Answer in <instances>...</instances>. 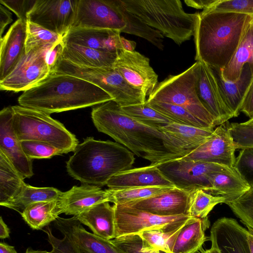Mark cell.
<instances>
[{
    "mask_svg": "<svg viewBox=\"0 0 253 253\" xmlns=\"http://www.w3.org/2000/svg\"><path fill=\"white\" fill-rule=\"evenodd\" d=\"M91 116L98 131L125 145L137 156L148 160L151 165L180 158L165 147L162 132L124 114L113 100L93 108Z\"/></svg>",
    "mask_w": 253,
    "mask_h": 253,
    "instance_id": "1",
    "label": "cell"
},
{
    "mask_svg": "<svg viewBox=\"0 0 253 253\" xmlns=\"http://www.w3.org/2000/svg\"><path fill=\"white\" fill-rule=\"evenodd\" d=\"M112 100L98 86L81 78L51 73L18 97L21 106L50 114L99 105Z\"/></svg>",
    "mask_w": 253,
    "mask_h": 253,
    "instance_id": "2",
    "label": "cell"
},
{
    "mask_svg": "<svg viewBox=\"0 0 253 253\" xmlns=\"http://www.w3.org/2000/svg\"><path fill=\"white\" fill-rule=\"evenodd\" d=\"M253 16L203 10L198 13L194 38L195 60L222 69L234 54Z\"/></svg>",
    "mask_w": 253,
    "mask_h": 253,
    "instance_id": "3",
    "label": "cell"
},
{
    "mask_svg": "<svg viewBox=\"0 0 253 253\" xmlns=\"http://www.w3.org/2000/svg\"><path fill=\"white\" fill-rule=\"evenodd\" d=\"M134 154L117 142L85 138L66 162L68 174L83 184L102 187L114 175L130 169Z\"/></svg>",
    "mask_w": 253,
    "mask_h": 253,
    "instance_id": "4",
    "label": "cell"
},
{
    "mask_svg": "<svg viewBox=\"0 0 253 253\" xmlns=\"http://www.w3.org/2000/svg\"><path fill=\"white\" fill-rule=\"evenodd\" d=\"M71 28L108 29L141 37L163 49L164 36L127 10L120 0H79Z\"/></svg>",
    "mask_w": 253,
    "mask_h": 253,
    "instance_id": "5",
    "label": "cell"
},
{
    "mask_svg": "<svg viewBox=\"0 0 253 253\" xmlns=\"http://www.w3.org/2000/svg\"><path fill=\"white\" fill-rule=\"evenodd\" d=\"M147 26L180 45L194 35L198 13L186 12L179 0H120Z\"/></svg>",
    "mask_w": 253,
    "mask_h": 253,
    "instance_id": "6",
    "label": "cell"
},
{
    "mask_svg": "<svg viewBox=\"0 0 253 253\" xmlns=\"http://www.w3.org/2000/svg\"><path fill=\"white\" fill-rule=\"evenodd\" d=\"M12 108L13 126L20 141L44 142L64 154L75 151L79 144L76 136L50 114L20 105Z\"/></svg>",
    "mask_w": 253,
    "mask_h": 253,
    "instance_id": "7",
    "label": "cell"
},
{
    "mask_svg": "<svg viewBox=\"0 0 253 253\" xmlns=\"http://www.w3.org/2000/svg\"><path fill=\"white\" fill-rule=\"evenodd\" d=\"M199 62L180 74L169 75L159 83L146 102H160L182 107L210 128L215 126L214 119L200 100L197 91Z\"/></svg>",
    "mask_w": 253,
    "mask_h": 253,
    "instance_id": "8",
    "label": "cell"
},
{
    "mask_svg": "<svg viewBox=\"0 0 253 253\" xmlns=\"http://www.w3.org/2000/svg\"><path fill=\"white\" fill-rule=\"evenodd\" d=\"M52 73L73 75L92 83L108 93L121 107L144 104L146 101V96L130 85L113 67H88L60 57Z\"/></svg>",
    "mask_w": 253,
    "mask_h": 253,
    "instance_id": "9",
    "label": "cell"
},
{
    "mask_svg": "<svg viewBox=\"0 0 253 253\" xmlns=\"http://www.w3.org/2000/svg\"><path fill=\"white\" fill-rule=\"evenodd\" d=\"M163 174L178 188L189 192L201 189L208 192L211 174L229 168L200 161L171 159L157 165Z\"/></svg>",
    "mask_w": 253,
    "mask_h": 253,
    "instance_id": "10",
    "label": "cell"
},
{
    "mask_svg": "<svg viewBox=\"0 0 253 253\" xmlns=\"http://www.w3.org/2000/svg\"><path fill=\"white\" fill-rule=\"evenodd\" d=\"M53 45H40L25 52L11 72L0 81V90L24 91L44 79L51 73L46 54Z\"/></svg>",
    "mask_w": 253,
    "mask_h": 253,
    "instance_id": "11",
    "label": "cell"
},
{
    "mask_svg": "<svg viewBox=\"0 0 253 253\" xmlns=\"http://www.w3.org/2000/svg\"><path fill=\"white\" fill-rule=\"evenodd\" d=\"M113 207L116 238L139 234L148 230L174 226L193 217L188 215L160 216L119 204H115Z\"/></svg>",
    "mask_w": 253,
    "mask_h": 253,
    "instance_id": "12",
    "label": "cell"
},
{
    "mask_svg": "<svg viewBox=\"0 0 253 253\" xmlns=\"http://www.w3.org/2000/svg\"><path fill=\"white\" fill-rule=\"evenodd\" d=\"M79 0H37L27 21L63 37L74 22Z\"/></svg>",
    "mask_w": 253,
    "mask_h": 253,
    "instance_id": "13",
    "label": "cell"
},
{
    "mask_svg": "<svg viewBox=\"0 0 253 253\" xmlns=\"http://www.w3.org/2000/svg\"><path fill=\"white\" fill-rule=\"evenodd\" d=\"M113 68L146 96H149L159 83L158 76L150 66L149 59L137 51L119 50Z\"/></svg>",
    "mask_w": 253,
    "mask_h": 253,
    "instance_id": "14",
    "label": "cell"
},
{
    "mask_svg": "<svg viewBox=\"0 0 253 253\" xmlns=\"http://www.w3.org/2000/svg\"><path fill=\"white\" fill-rule=\"evenodd\" d=\"M228 122L218 126L211 135L196 149L181 158L233 168L236 148L228 129Z\"/></svg>",
    "mask_w": 253,
    "mask_h": 253,
    "instance_id": "15",
    "label": "cell"
},
{
    "mask_svg": "<svg viewBox=\"0 0 253 253\" xmlns=\"http://www.w3.org/2000/svg\"><path fill=\"white\" fill-rule=\"evenodd\" d=\"M191 192L173 187L151 197L122 205L160 216H189Z\"/></svg>",
    "mask_w": 253,
    "mask_h": 253,
    "instance_id": "16",
    "label": "cell"
},
{
    "mask_svg": "<svg viewBox=\"0 0 253 253\" xmlns=\"http://www.w3.org/2000/svg\"><path fill=\"white\" fill-rule=\"evenodd\" d=\"M13 116L12 106L5 107L0 112V151L24 178H30L34 175L32 161L25 153L15 132Z\"/></svg>",
    "mask_w": 253,
    "mask_h": 253,
    "instance_id": "17",
    "label": "cell"
},
{
    "mask_svg": "<svg viewBox=\"0 0 253 253\" xmlns=\"http://www.w3.org/2000/svg\"><path fill=\"white\" fill-rule=\"evenodd\" d=\"M199 62L197 91L201 102L214 119L215 125L223 124L234 117L226 106L211 67Z\"/></svg>",
    "mask_w": 253,
    "mask_h": 253,
    "instance_id": "18",
    "label": "cell"
},
{
    "mask_svg": "<svg viewBox=\"0 0 253 253\" xmlns=\"http://www.w3.org/2000/svg\"><path fill=\"white\" fill-rule=\"evenodd\" d=\"M165 139V147L172 154L181 158L188 154L202 143L212 133L213 128L197 127L175 122L162 127Z\"/></svg>",
    "mask_w": 253,
    "mask_h": 253,
    "instance_id": "19",
    "label": "cell"
},
{
    "mask_svg": "<svg viewBox=\"0 0 253 253\" xmlns=\"http://www.w3.org/2000/svg\"><path fill=\"white\" fill-rule=\"evenodd\" d=\"M247 231L235 219L219 218L211 229V247L216 248L220 253H251Z\"/></svg>",
    "mask_w": 253,
    "mask_h": 253,
    "instance_id": "20",
    "label": "cell"
},
{
    "mask_svg": "<svg viewBox=\"0 0 253 253\" xmlns=\"http://www.w3.org/2000/svg\"><path fill=\"white\" fill-rule=\"evenodd\" d=\"M111 199L109 189L103 190L97 186L82 184L62 192L58 200L62 213L76 216L98 204L111 202Z\"/></svg>",
    "mask_w": 253,
    "mask_h": 253,
    "instance_id": "21",
    "label": "cell"
},
{
    "mask_svg": "<svg viewBox=\"0 0 253 253\" xmlns=\"http://www.w3.org/2000/svg\"><path fill=\"white\" fill-rule=\"evenodd\" d=\"M106 185L112 190L151 186L175 187L157 166L130 169L112 176Z\"/></svg>",
    "mask_w": 253,
    "mask_h": 253,
    "instance_id": "22",
    "label": "cell"
},
{
    "mask_svg": "<svg viewBox=\"0 0 253 253\" xmlns=\"http://www.w3.org/2000/svg\"><path fill=\"white\" fill-rule=\"evenodd\" d=\"M27 22L18 19L0 38V81L14 68L25 53Z\"/></svg>",
    "mask_w": 253,
    "mask_h": 253,
    "instance_id": "23",
    "label": "cell"
},
{
    "mask_svg": "<svg viewBox=\"0 0 253 253\" xmlns=\"http://www.w3.org/2000/svg\"><path fill=\"white\" fill-rule=\"evenodd\" d=\"M120 34V31L113 30L71 28L63 37V42L97 50L117 52L123 49Z\"/></svg>",
    "mask_w": 253,
    "mask_h": 253,
    "instance_id": "24",
    "label": "cell"
},
{
    "mask_svg": "<svg viewBox=\"0 0 253 253\" xmlns=\"http://www.w3.org/2000/svg\"><path fill=\"white\" fill-rule=\"evenodd\" d=\"M216 78L223 99L234 117L239 116L242 103L253 78L252 70L246 64L240 78L235 82L225 80L221 68L211 67Z\"/></svg>",
    "mask_w": 253,
    "mask_h": 253,
    "instance_id": "25",
    "label": "cell"
},
{
    "mask_svg": "<svg viewBox=\"0 0 253 253\" xmlns=\"http://www.w3.org/2000/svg\"><path fill=\"white\" fill-rule=\"evenodd\" d=\"M74 216L95 235L107 240L116 238L115 211L109 202L98 204Z\"/></svg>",
    "mask_w": 253,
    "mask_h": 253,
    "instance_id": "26",
    "label": "cell"
},
{
    "mask_svg": "<svg viewBox=\"0 0 253 253\" xmlns=\"http://www.w3.org/2000/svg\"><path fill=\"white\" fill-rule=\"evenodd\" d=\"M61 58L74 64L88 67H113L117 52H111L86 47L72 43L63 42Z\"/></svg>",
    "mask_w": 253,
    "mask_h": 253,
    "instance_id": "27",
    "label": "cell"
},
{
    "mask_svg": "<svg viewBox=\"0 0 253 253\" xmlns=\"http://www.w3.org/2000/svg\"><path fill=\"white\" fill-rule=\"evenodd\" d=\"M210 222L208 217H193L181 228L175 240L172 253H197L206 241L205 231Z\"/></svg>",
    "mask_w": 253,
    "mask_h": 253,
    "instance_id": "28",
    "label": "cell"
},
{
    "mask_svg": "<svg viewBox=\"0 0 253 253\" xmlns=\"http://www.w3.org/2000/svg\"><path fill=\"white\" fill-rule=\"evenodd\" d=\"M210 181L208 193L224 197L225 203L238 198L250 189L234 167L212 172Z\"/></svg>",
    "mask_w": 253,
    "mask_h": 253,
    "instance_id": "29",
    "label": "cell"
},
{
    "mask_svg": "<svg viewBox=\"0 0 253 253\" xmlns=\"http://www.w3.org/2000/svg\"><path fill=\"white\" fill-rule=\"evenodd\" d=\"M253 20V19H252ZM252 20L246 27L232 57L222 69L224 79L235 82L240 77L242 69L248 64L253 74V26Z\"/></svg>",
    "mask_w": 253,
    "mask_h": 253,
    "instance_id": "30",
    "label": "cell"
},
{
    "mask_svg": "<svg viewBox=\"0 0 253 253\" xmlns=\"http://www.w3.org/2000/svg\"><path fill=\"white\" fill-rule=\"evenodd\" d=\"M62 193L54 187H34L25 183L20 192L15 197L0 206L21 214L28 206L33 203L58 200Z\"/></svg>",
    "mask_w": 253,
    "mask_h": 253,
    "instance_id": "31",
    "label": "cell"
},
{
    "mask_svg": "<svg viewBox=\"0 0 253 253\" xmlns=\"http://www.w3.org/2000/svg\"><path fill=\"white\" fill-rule=\"evenodd\" d=\"M58 200L33 203L23 211L21 216L33 229H42L62 213Z\"/></svg>",
    "mask_w": 253,
    "mask_h": 253,
    "instance_id": "32",
    "label": "cell"
},
{
    "mask_svg": "<svg viewBox=\"0 0 253 253\" xmlns=\"http://www.w3.org/2000/svg\"><path fill=\"white\" fill-rule=\"evenodd\" d=\"M73 220V217L70 218L58 217L54 221L55 227L64 235L62 239L55 237L49 227H46L44 231L52 247L49 253H83L74 233Z\"/></svg>",
    "mask_w": 253,
    "mask_h": 253,
    "instance_id": "33",
    "label": "cell"
},
{
    "mask_svg": "<svg viewBox=\"0 0 253 253\" xmlns=\"http://www.w3.org/2000/svg\"><path fill=\"white\" fill-rule=\"evenodd\" d=\"M4 154L0 151V205L15 197L25 182Z\"/></svg>",
    "mask_w": 253,
    "mask_h": 253,
    "instance_id": "34",
    "label": "cell"
},
{
    "mask_svg": "<svg viewBox=\"0 0 253 253\" xmlns=\"http://www.w3.org/2000/svg\"><path fill=\"white\" fill-rule=\"evenodd\" d=\"M78 220L73 224L74 233L83 253H120L110 240L87 231Z\"/></svg>",
    "mask_w": 253,
    "mask_h": 253,
    "instance_id": "35",
    "label": "cell"
},
{
    "mask_svg": "<svg viewBox=\"0 0 253 253\" xmlns=\"http://www.w3.org/2000/svg\"><path fill=\"white\" fill-rule=\"evenodd\" d=\"M121 111L135 121L158 129L172 122L171 120L150 107L146 102L128 106H120Z\"/></svg>",
    "mask_w": 253,
    "mask_h": 253,
    "instance_id": "36",
    "label": "cell"
},
{
    "mask_svg": "<svg viewBox=\"0 0 253 253\" xmlns=\"http://www.w3.org/2000/svg\"><path fill=\"white\" fill-rule=\"evenodd\" d=\"M188 221L179 225L165 228L144 231L139 234L154 249L167 253H172L177 236L181 228Z\"/></svg>",
    "mask_w": 253,
    "mask_h": 253,
    "instance_id": "37",
    "label": "cell"
},
{
    "mask_svg": "<svg viewBox=\"0 0 253 253\" xmlns=\"http://www.w3.org/2000/svg\"><path fill=\"white\" fill-rule=\"evenodd\" d=\"M146 103L151 107L166 116L173 122L197 127L210 128L185 108L178 105L160 102Z\"/></svg>",
    "mask_w": 253,
    "mask_h": 253,
    "instance_id": "38",
    "label": "cell"
},
{
    "mask_svg": "<svg viewBox=\"0 0 253 253\" xmlns=\"http://www.w3.org/2000/svg\"><path fill=\"white\" fill-rule=\"evenodd\" d=\"M225 202L224 197L213 195L201 189L192 191L188 214L199 218L208 217L216 205Z\"/></svg>",
    "mask_w": 253,
    "mask_h": 253,
    "instance_id": "39",
    "label": "cell"
},
{
    "mask_svg": "<svg viewBox=\"0 0 253 253\" xmlns=\"http://www.w3.org/2000/svg\"><path fill=\"white\" fill-rule=\"evenodd\" d=\"M63 38V37L42 27L27 21L25 52H27L38 46L62 42Z\"/></svg>",
    "mask_w": 253,
    "mask_h": 253,
    "instance_id": "40",
    "label": "cell"
},
{
    "mask_svg": "<svg viewBox=\"0 0 253 253\" xmlns=\"http://www.w3.org/2000/svg\"><path fill=\"white\" fill-rule=\"evenodd\" d=\"M171 188L169 187L151 186L121 190L109 189L111 193V202L114 204H123L132 201L142 200L162 193Z\"/></svg>",
    "mask_w": 253,
    "mask_h": 253,
    "instance_id": "41",
    "label": "cell"
},
{
    "mask_svg": "<svg viewBox=\"0 0 253 253\" xmlns=\"http://www.w3.org/2000/svg\"><path fill=\"white\" fill-rule=\"evenodd\" d=\"M110 241L120 253H167L153 248L139 234L120 236Z\"/></svg>",
    "mask_w": 253,
    "mask_h": 253,
    "instance_id": "42",
    "label": "cell"
},
{
    "mask_svg": "<svg viewBox=\"0 0 253 253\" xmlns=\"http://www.w3.org/2000/svg\"><path fill=\"white\" fill-rule=\"evenodd\" d=\"M246 226L253 231V188H250L238 198L225 203Z\"/></svg>",
    "mask_w": 253,
    "mask_h": 253,
    "instance_id": "43",
    "label": "cell"
},
{
    "mask_svg": "<svg viewBox=\"0 0 253 253\" xmlns=\"http://www.w3.org/2000/svg\"><path fill=\"white\" fill-rule=\"evenodd\" d=\"M208 11L234 12L253 16V0H215Z\"/></svg>",
    "mask_w": 253,
    "mask_h": 253,
    "instance_id": "44",
    "label": "cell"
},
{
    "mask_svg": "<svg viewBox=\"0 0 253 253\" xmlns=\"http://www.w3.org/2000/svg\"><path fill=\"white\" fill-rule=\"evenodd\" d=\"M228 129L236 149L253 147V124L232 123Z\"/></svg>",
    "mask_w": 253,
    "mask_h": 253,
    "instance_id": "45",
    "label": "cell"
},
{
    "mask_svg": "<svg viewBox=\"0 0 253 253\" xmlns=\"http://www.w3.org/2000/svg\"><path fill=\"white\" fill-rule=\"evenodd\" d=\"M21 142L25 153L31 160L48 159L64 154L61 150L44 142L34 140H25Z\"/></svg>",
    "mask_w": 253,
    "mask_h": 253,
    "instance_id": "46",
    "label": "cell"
},
{
    "mask_svg": "<svg viewBox=\"0 0 253 253\" xmlns=\"http://www.w3.org/2000/svg\"><path fill=\"white\" fill-rule=\"evenodd\" d=\"M234 167L250 188H253V147L241 149Z\"/></svg>",
    "mask_w": 253,
    "mask_h": 253,
    "instance_id": "47",
    "label": "cell"
},
{
    "mask_svg": "<svg viewBox=\"0 0 253 253\" xmlns=\"http://www.w3.org/2000/svg\"><path fill=\"white\" fill-rule=\"evenodd\" d=\"M37 0H0V4L13 12L18 19L27 22V15Z\"/></svg>",
    "mask_w": 253,
    "mask_h": 253,
    "instance_id": "48",
    "label": "cell"
},
{
    "mask_svg": "<svg viewBox=\"0 0 253 253\" xmlns=\"http://www.w3.org/2000/svg\"><path fill=\"white\" fill-rule=\"evenodd\" d=\"M240 112L253 119V78L242 103Z\"/></svg>",
    "mask_w": 253,
    "mask_h": 253,
    "instance_id": "49",
    "label": "cell"
},
{
    "mask_svg": "<svg viewBox=\"0 0 253 253\" xmlns=\"http://www.w3.org/2000/svg\"><path fill=\"white\" fill-rule=\"evenodd\" d=\"M12 13L2 4H0V36L2 38V33L6 26L12 21Z\"/></svg>",
    "mask_w": 253,
    "mask_h": 253,
    "instance_id": "50",
    "label": "cell"
},
{
    "mask_svg": "<svg viewBox=\"0 0 253 253\" xmlns=\"http://www.w3.org/2000/svg\"><path fill=\"white\" fill-rule=\"evenodd\" d=\"M215 0H185L187 5L196 9L208 8L215 1Z\"/></svg>",
    "mask_w": 253,
    "mask_h": 253,
    "instance_id": "51",
    "label": "cell"
},
{
    "mask_svg": "<svg viewBox=\"0 0 253 253\" xmlns=\"http://www.w3.org/2000/svg\"><path fill=\"white\" fill-rule=\"evenodd\" d=\"M121 43L123 49L129 51H134L136 45L135 42L127 40L122 36L121 37Z\"/></svg>",
    "mask_w": 253,
    "mask_h": 253,
    "instance_id": "52",
    "label": "cell"
},
{
    "mask_svg": "<svg viewBox=\"0 0 253 253\" xmlns=\"http://www.w3.org/2000/svg\"><path fill=\"white\" fill-rule=\"evenodd\" d=\"M10 230L4 222L1 216L0 217V238L4 239L9 237Z\"/></svg>",
    "mask_w": 253,
    "mask_h": 253,
    "instance_id": "53",
    "label": "cell"
},
{
    "mask_svg": "<svg viewBox=\"0 0 253 253\" xmlns=\"http://www.w3.org/2000/svg\"><path fill=\"white\" fill-rule=\"evenodd\" d=\"M0 253H17L14 247L10 246L4 242L0 243Z\"/></svg>",
    "mask_w": 253,
    "mask_h": 253,
    "instance_id": "54",
    "label": "cell"
},
{
    "mask_svg": "<svg viewBox=\"0 0 253 253\" xmlns=\"http://www.w3.org/2000/svg\"><path fill=\"white\" fill-rule=\"evenodd\" d=\"M248 230V229H247ZM247 238L249 244L251 252L253 253V231L248 230Z\"/></svg>",
    "mask_w": 253,
    "mask_h": 253,
    "instance_id": "55",
    "label": "cell"
},
{
    "mask_svg": "<svg viewBox=\"0 0 253 253\" xmlns=\"http://www.w3.org/2000/svg\"><path fill=\"white\" fill-rule=\"evenodd\" d=\"M202 253H220V252L216 248L211 247L210 249L203 251Z\"/></svg>",
    "mask_w": 253,
    "mask_h": 253,
    "instance_id": "56",
    "label": "cell"
},
{
    "mask_svg": "<svg viewBox=\"0 0 253 253\" xmlns=\"http://www.w3.org/2000/svg\"><path fill=\"white\" fill-rule=\"evenodd\" d=\"M25 253H49V252H47L46 251L34 250L32 249L28 248Z\"/></svg>",
    "mask_w": 253,
    "mask_h": 253,
    "instance_id": "57",
    "label": "cell"
},
{
    "mask_svg": "<svg viewBox=\"0 0 253 253\" xmlns=\"http://www.w3.org/2000/svg\"><path fill=\"white\" fill-rule=\"evenodd\" d=\"M246 123L249 124H253V119H249L248 121L246 122Z\"/></svg>",
    "mask_w": 253,
    "mask_h": 253,
    "instance_id": "58",
    "label": "cell"
},
{
    "mask_svg": "<svg viewBox=\"0 0 253 253\" xmlns=\"http://www.w3.org/2000/svg\"><path fill=\"white\" fill-rule=\"evenodd\" d=\"M252 23H253V20H252Z\"/></svg>",
    "mask_w": 253,
    "mask_h": 253,
    "instance_id": "59",
    "label": "cell"
}]
</instances>
